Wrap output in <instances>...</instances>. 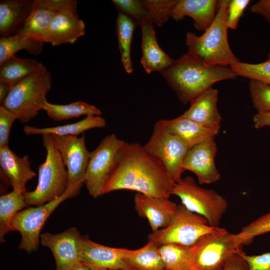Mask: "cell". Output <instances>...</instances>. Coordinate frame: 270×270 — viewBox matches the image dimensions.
<instances>
[{"mask_svg":"<svg viewBox=\"0 0 270 270\" xmlns=\"http://www.w3.org/2000/svg\"><path fill=\"white\" fill-rule=\"evenodd\" d=\"M52 82L51 74L46 67L12 86L2 106L12 112L21 123L28 122L44 110Z\"/></svg>","mask_w":270,"mask_h":270,"instance_id":"cell-5","label":"cell"},{"mask_svg":"<svg viewBox=\"0 0 270 270\" xmlns=\"http://www.w3.org/2000/svg\"><path fill=\"white\" fill-rule=\"evenodd\" d=\"M125 142L114 134L102 139L92 152L84 182L89 194L94 198L103 195L104 188L114 168Z\"/></svg>","mask_w":270,"mask_h":270,"instance_id":"cell-10","label":"cell"},{"mask_svg":"<svg viewBox=\"0 0 270 270\" xmlns=\"http://www.w3.org/2000/svg\"><path fill=\"white\" fill-rule=\"evenodd\" d=\"M38 2L56 12H76L78 2L74 0H38Z\"/></svg>","mask_w":270,"mask_h":270,"instance_id":"cell-39","label":"cell"},{"mask_svg":"<svg viewBox=\"0 0 270 270\" xmlns=\"http://www.w3.org/2000/svg\"><path fill=\"white\" fill-rule=\"evenodd\" d=\"M242 246L236 243L234 234L220 228L190 246L189 270H220L232 255L244 252Z\"/></svg>","mask_w":270,"mask_h":270,"instance_id":"cell-6","label":"cell"},{"mask_svg":"<svg viewBox=\"0 0 270 270\" xmlns=\"http://www.w3.org/2000/svg\"><path fill=\"white\" fill-rule=\"evenodd\" d=\"M24 193L14 190L0 197V242L4 241V236L11 231H15L12 220L20 211L27 208Z\"/></svg>","mask_w":270,"mask_h":270,"instance_id":"cell-28","label":"cell"},{"mask_svg":"<svg viewBox=\"0 0 270 270\" xmlns=\"http://www.w3.org/2000/svg\"><path fill=\"white\" fill-rule=\"evenodd\" d=\"M36 0H2L0 2V34L14 35L21 28L35 6Z\"/></svg>","mask_w":270,"mask_h":270,"instance_id":"cell-23","label":"cell"},{"mask_svg":"<svg viewBox=\"0 0 270 270\" xmlns=\"http://www.w3.org/2000/svg\"><path fill=\"white\" fill-rule=\"evenodd\" d=\"M190 246L176 244H165L160 246V252L165 269L189 270L188 260Z\"/></svg>","mask_w":270,"mask_h":270,"instance_id":"cell-32","label":"cell"},{"mask_svg":"<svg viewBox=\"0 0 270 270\" xmlns=\"http://www.w3.org/2000/svg\"><path fill=\"white\" fill-rule=\"evenodd\" d=\"M143 146L162 164L174 184L182 178L185 171L183 162L189 148L178 136L166 130L158 121L150 138Z\"/></svg>","mask_w":270,"mask_h":270,"instance_id":"cell-11","label":"cell"},{"mask_svg":"<svg viewBox=\"0 0 270 270\" xmlns=\"http://www.w3.org/2000/svg\"><path fill=\"white\" fill-rule=\"evenodd\" d=\"M78 192L74 189L68 188L62 196L50 202L27 207L18 212L12 220V226L21 235L19 249L28 254L37 250L40 244L41 230L49 216L61 203L76 196Z\"/></svg>","mask_w":270,"mask_h":270,"instance_id":"cell-9","label":"cell"},{"mask_svg":"<svg viewBox=\"0 0 270 270\" xmlns=\"http://www.w3.org/2000/svg\"><path fill=\"white\" fill-rule=\"evenodd\" d=\"M106 120L100 116H88L83 120L73 124L52 127L37 128L26 125L24 133L28 136L51 134L60 136H76L89 130L104 128Z\"/></svg>","mask_w":270,"mask_h":270,"instance_id":"cell-24","label":"cell"},{"mask_svg":"<svg viewBox=\"0 0 270 270\" xmlns=\"http://www.w3.org/2000/svg\"><path fill=\"white\" fill-rule=\"evenodd\" d=\"M46 150L45 161L38 167L36 188L24 194L28 206H39L62 196L68 188V172L60 153L51 134L42 135Z\"/></svg>","mask_w":270,"mask_h":270,"instance_id":"cell-4","label":"cell"},{"mask_svg":"<svg viewBox=\"0 0 270 270\" xmlns=\"http://www.w3.org/2000/svg\"><path fill=\"white\" fill-rule=\"evenodd\" d=\"M44 110L54 121L68 120L82 116H100L101 110L97 107L82 101L68 104H56L46 102Z\"/></svg>","mask_w":270,"mask_h":270,"instance_id":"cell-30","label":"cell"},{"mask_svg":"<svg viewBox=\"0 0 270 270\" xmlns=\"http://www.w3.org/2000/svg\"><path fill=\"white\" fill-rule=\"evenodd\" d=\"M160 72L184 104L214 84L238 77L230 68L208 65L188 52Z\"/></svg>","mask_w":270,"mask_h":270,"instance_id":"cell-2","label":"cell"},{"mask_svg":"<svg viewBox=\"0 0 270 270\" xmlns=\"http://www.w3.org/2000/svg\"><path fill=\"white\" fill-rule=\"evenodd\" d=\"M244 253L232 255L220 270H248V264L242 256Z\"/></svg>","mask_w":270,"mask_h":270,"instance_id":"cell-40","label":"cell"},{"mask_svg":"<svg viewBox=\"0 0 270 270\" xmlns=\"http://www.w3.org/2000/svg\"><path fill=\"white\" fill-rule=\"evenodd\" d=\"M174 183L162 164L137 142H124L103 194L130 190L149 196L169 198Z\"/></svg>","mask_w":270,"mask_h":270,"instance_id":"cell-1","label":"cell"},{"mask_svg":"<svg viewBox=\"0 0 270 270\" xmlns=\"http://www.w3.org/2000/svg\"><path fill=\"white\" fill-rule=\"evenodd\" d=\"M220 228L210 226L204 217L188 210L181 204L178 205L169 224L152 232L148 236V240L159 246L170 244L191 246L204 235Z\"/></svg>","mask_w":270,"mask_h":270,"instance_id":"cell-7","label":"cell"},{"mask_svg":"<svg viewBox=\"0 0 270 270\" xmlns=\"http://www.w3.org/2000/svg\"><path fill=\"white\" fill-rule=\"evenodd\" d=\"M0 166L12 188L22 193L26 191L28 182L36 176L29 157L18 156L8 146L0 148Z\"/></svg>","mask_w":270,"mask_h":270,"instance_id":"cell-18","label":"cell"},{"mask_svg":"<svg viewBox=\"0 0 270 270\" xmlns=\"http://www.w3.org/2000/svg\"><path fill=\"white\" fill-rule=\"evenodd\" d=\"M242 256L248 266V270H270V252L258 255Z\"/></svg>","mask_w":270,"mask_h":270,"instance_id":"cell-38","label":"cell"},{"mask_svg":"<svg viewBox=\"0 0 270 270\" xmlns=\"http://www.w3.org/2000/svg\"><path fill=\"white\" fill-rule=\"evenodd\" d=\"M40 244L52 252L56 270H71L81 262L82 236L76 227L57 234H41Z\"/></svg>","mask_w":270,"mask_h":270,"instance_id":"cell-13","label":"cell"},{"mask_svg":"<svg viewBox=\"0 0 270 270\" xmlns=\"http://www.w3.org/2000/svg\"><path fill=\"white\" fill-rule=\"evenodd\" d=\"M86 25L76 12H56L46 34L44 42L53 46L74 44L85 34Z\"/></svg>","mask_w":270,"mask_h":270,"instance_id":"cell-17","label":"cell"},{"mask_svg":"<svg viewBox=\"0 0 270 270\" xmlns=\"http://www.w3.org/2000/svg\"><path fill=\"white\" fill-rule=\"evenodd\" d=\"M52 136L68 170V188L80 192L84 184L90 155L86 146L84 136Z\"/></svg>","mask_w":270,"mask_h":270,"instance_id":"cell-12","label":"cell"},{"mask_svg":"<svg viewBox=\"0 0 270 270\" xmlns=\"http://www.w3.org/2000/svg\"><path fill=\"white\" fill-rule=\"evenodd\" d=\"M248 88L253 106L257 112H270V85L250 80Z\"/></svg>","mask_w":270,"mask_h":270,"instance_id":"cell-35","label":"cell"},{"mask_svg":"<svg viewBox=\"0 0 270 270\" xmlns=\"http://www.w3.org/2000/svg\"><path fill=\"white\" fill-rule=\"evenodd\" d=\"M270 232V208L268 212L244 226L234 234L236 243L240 246L251 244L258 236Z\"/></svg>","mask_w":270,"mask_h":270,"instance_id":"cell-34","label":"cell"},{"mask_svg":"<svg viewBox=\"0 0 270 270\" xmlns=\"http://www.w3.org/2000/svg\"><path fill=\"white\" fill-rule=\"evenodd\" d=\"M217 150L215 138H211L188 151L183 168L196 176L200 184H210L220 180L221 176L215 164Z\"/></svg>","mask_w":270,"mask_h":270,"instance_id":"cell-14","label":"cell"},{"mask_svg":"<svg viewBox=\"0 0 270 270\" xmlns=\"http://www.w3.org/2000/svg\"><path fill=\"white\" fill-rule=\"evenodd\" d=\"M172 194L178 196L187 210L204 217L213 227H219L228 208L225 198L214 190L200 186L190 176L174 184Z\"/></svg>","mask_w":270,"mask_h":270,"instance_id":"cell-8","label":"cell"},{"mask_svg":"<svg viewBox=\"0 0 270 270\" xmlns=\"http://www.w3.org/2000/svg\"><path fill=\"white\" fill-rule=\"evenodd\" d=\"M12 86L6 82L0 80V104L2 106L8 97Z\"/></svg>","mask_w":270,"mask_h":270,"instance_id":"cell-43","label":"cell"},{"mask_svg":"<svg viewBox=\"0 0 270 270\" xmlns=\"http://www.w3.org/2000/svg\"><path fill=\"white\" fill-rule=\"evenodd\" d=\"M56 12L40 4L36 0L35 6L17 33L44 42L46 34Z\"/></svg>","mask_w":270,"mask_h":270,"instance_id":"cell-26","label":"cell"},{"mask_svg":"<svg viewBox=\"0 0 270 270\" xmlns=\"http://www.w3.org/2000/svg\"><path fill=\"white\" fill-rule=\"evenodd\" d=\"M90 268L91 270H117L104 268H92V267H90Z\"/></svg>","mask_w":270,"mask_h":270,"instance_id":"cell-45","label":"cell"},{"mask_svg":"<svg viewBox=\"0 0 270 270\" xmlns=\"http://www.w3.org/2000/svg\"><path fill=\"white\" fill-rule=\"evenodd\" d=\"M166 270V269H164V270Z\"/></svg>","mask_w":270,"mask_h":270,"instance_id":"cell-46","label":"cell"},{"mask_svg":"<svg viewBox=\"0 0 270 270\" xmlns=\"http://www.w3.org/2000/svg\"><path fill=\"white\" fill-rule=\"evenodd\" d=\"M134 202L136 210L140 216L148 220L152 232L166 228L178 207V204L168 198H154L138 192Z\"/></svg>","mask_w":270,"mask_h":270,"instance_id":"cell-16","label":"cell"},{"mask_svg":"<svg viewBox=\"0 0 270 270\" xmlns=\"http://www.w3.org/2000/svg\"><path fill=\"white\" fill-rule=\"evenodd\" d=\"M250 2V0H230L226 13V24L228 28H237L240 18Z\"/></svg>","mask_w":270,"mask_h":270,"instance_id":"cell-36","label":"cell"},{"mask_svg":"<svg viewBox=\"0 0 270 270\" xmlns=\"http://www.w3.org/2000/svg\"><path fill=\"white\" fill-rule=\"evenodd\" d=\"M238 76L270 85V52L267 60L258 64L238 62L230 66Z\"/></svg>","mask_w":270,"mask_h":270,"instance_id":"cell-33","label":"cell"},{"mask_svg":"<svg viewBox=\"0 0 270 270\" xmlns=\"http://www.w3.org/2000/svg\"><path fill=\"white\" fill-rule=\"evenodd\" d=\"M252 122L256 128L270 126V112H257L253 116Z\"/></svg>","mask_w":270,"mask_h":270,"instance_id":"cell-42","label":"cell"},{"mask_svg":"<svg viewBox=\"0 0 270 270\" xmlns=\"http://www.w3.org/2000/svg\"><path fill=\"white\" fill-rule=\"evenodd\" d=\"M17 120L16 116L3 106H0V148L8 146L12 124Z\"/></svg>","mask_w":270,"mask_h":270,"instance_id":"cell-37","label":"cell"},{"mask_svg":"<svg viewBox=\"0 0 270 270\" xmlns=\"http://www.w3.org/2000/svg\"><path fill=\"white\" fill-rule=\"evenodd\" d=\"M71 270H91L90 268L87 265L83 264L82 262L78 263Z\"/></svg>","mask_w":270,"mask_h":270,"instance_id":"cell-44","label":"cell"},{"mask_svg":"<svg viewBox=\"0 0 270 270\" xmlns=\"http://www.w3.org/2000/svg\"><path fill=\"white\" fill-rule=\"evenodd\" d=\"M116 31L122 62L126 72H133L130 50L133 33L136 26L134 22L125 14L118 12L116 18Z\"/></svg>","mask_w":270,"mask_h":270,"instance_id":"cell-31","label":"cell"},{"mask_svg":"<svg viewBox=\"0 0 270 270\" xmlns=\"http://www.w3.org/2000/svg\"><path fill=\"white\" fill-rule=\"evenodd\" d=\"M124 260L134 270L165 269L160 252V246L150 240L140 248L128 250Z\"/></svg>","mask_w":270,"mask_h":270,"instance_id":"cell-27","label":"cell"},{"mask_svg":"<svg viewBox=\"0 0 270 270\" xmlns=\"http://www.w3.org/2000/svg\"><path fill=\"white\" fill-rule=\"evenodd\" d=\"M250 11L264 18L270 24V0H260L252 4Z\"/></svg>","mask_w":270,"mask_h":270,"instance_id":"cell-41","label":"cell"},{"mask_svg":"<svg viewBox=\"0 0 270 270\" xmlns=\"http://www.w3.org/2000/svg\"><path fill=\"white\" fill-rule=\"evenodd\" d=\"M128 249L105 246L82 236L81 262L90 267L134 270L124 260Z\"/></svg>","mask_w":270,"mask_h":270,"instance_id":"cell-15","label":"cell"},{"mask_svg":"<svg viewBox=\"0 0 270 270\" xmlns=\"http://www.w3.org/2000/svg\"><path fill=\"white\" fill-rule=\"evenodd\" d=\"M219 0H176L171 18L179 20L184 16L194 20V27L198 30H206L216 16Z\"/></svg>","mask_w":270,"mask_h":270,"instance_id":"cell-19","label":"cell"},{"mask_svg":"<svg viewBox=\"0 0 270 270\" xmlns=\"http://www.w3.org/2000/svg\"><path fill=\"white\" fill-rule=\"evenodd\" d=\"M44 42L34 39L19 33L0 38V64L15 54L25 50L34 56H38L42 50Z\"/></svg>","mask_w":270,"mask_h":270,"instance_id":"cell-29","label":"cell"},{"mask_svg":"<svg viewBox=\"0 0 270 270\" xmlns=\"http://www.w3.org/2000/svg\"><path fill=\"white\" fill-rule=\"evenodd\" d=\"M229 2L219 0L215 18L202 35L191 32L186 35L188 53L208 65L226 66L239 62L228 41L226 13Z\"/></svg>","mask_w":270,"mask_h":270,"instance_id":"cell-3","label":"cell"},{"mask_svg":"<svg viewBox=\"0 0 270 270\" xmlns=\"http://www.w3.org/2000/svg\"><path fill=\"white\" fill-rule=\"evenodd\" d=\"M218 90L212 87L194 99L182 115L208 128H218L222 120L218 108Z\"/></svg>","mask_w":270,"mask_h":270,"instance_id":"cell-20","label":"cell"},{"mask_svg":"<svg viewBox=\"0 0 270 270\" xmlns=\"http://www.w3.org/2000/svg\"><path fill=\"white\" fill-rule=\"evenodd\" d=\"M158 122L166 130L182 140L189 149L210 138H215L220 130V127L208 128L182 115L173 119H162Z\"/></svg>","mask_w":270,"mask_h":270,"instance_id":"cell-21","label":"cell"},{"mask_svg":"<svg viewBox=\"0 0 270 270\" xmlns=\"http://www.w3.org/2000/svg\"><path fill=\"white\" fill-rule=\"evenodd\" d=\"M45 68L42 63L35 59L14 56L0 64V80L7 82L12 88Z\"/></svg>","mask_w":270,"mask_h":270,"instance_id":"cell-25","label":"cell"},{"mask_svg":"<svg viewBox=\"0 0 270 270\" xmlns=\"http://www.w3.org/2000/svg\"><path fill=\"white\" fill-rule=\"evenodd\" d=\"M142 57L140 63L148 74L167 68L175 60L170 57L157 41L153 24L146 22L141 26Z\"/></svg>","mask_w":270,"mask_h":270,"instance_id":"cell-22","label":"cell"}]
</instances>
